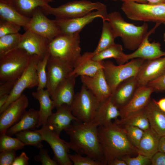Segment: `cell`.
Returning a JSON list of instances; mask_svg holds the SVG:
<instances>
[{
  "label": "cell",
  "mask_w": 165,
  "mask_h": 165,
  "mask_svg": "<svg viewBox=\"0 0 165 165\" xmlns=\"http://www.w3.org/2000/svg\"><path fill=\"white\" fill-rule=\"evenodd\" d=\"M81 82L101 103L109 98L112 92L105 76L103 69L92 76H81Z\"/></svg>",
  "instance_id": "18"
},
{
  "label": "cell",
  "mask_w": 165,
  "mask_h": 165,
  "mask_svg": "<svg viewBox=\"0 0 165 165\" xmlns=\"http://www.w3.org/2000/svg\"><path fill=\"white\" fill-rule=\"evenodd\" d=\"M125 54L123 51L122 46L118 44H115L105 50L94 55L93 60L98 61L110 58L115 59L118 65H120L122 60Z\"/></svg>",
  "instance_id": "35"
},
{
  "label": "cell",
  "mask_w": 165,
  "mask_h": 165,
  "mask_svg": "<svg viewBox=\"0 0 165 165\" xmlns=\"http://www.w3.org/2000/svg\"><path fill=\"white\" fill-rule=\"evenodd\" d=\"M39 117V111L30 108L26 111L20 119L9 128L6 133L11 136L22 131L34 130L37 128Z\"/></svg>",
  "instance_id": "30"
},
{
  "label": "cell",
  "mask_w": 165,
  "mask_h": 165,
  "mask_svg": "<svg viewBox=\"0 0 165 165\" xmlns=\"http://www.w3.org/2000/svg\"><path fill=\"white\" fill-rule=\"evenodd\" d=\"M51 40L61 34L60 31L53 20L48 18L40 7L33 11L26 29Z\"/></svg>",
  "instance_id": "14"
},
{
  "label": "cell",
  "mask_w": 165,
  "mask_h": 165,
  "mask_svg": "<svg viewBox=\"0 0 165 165\" xmlns=\"http://www.w3.org/2000/svg\"><path fill=\"white\" fill-rule=\"evenodd\" d=\"M17 79L9 80L3 84H0V97L3 95L9 94L12 91Z\"/></svg>",
  "instance_id": "46"
},
{
  "label": "cell",
  "mask_w": 165,
  "mask_h": 165,
  "mask_svg": "<svg viewBox=\"0 0 165 165\" xmlns=\"http://www.w3.org/2000/svg\"><path fill=\"white\" fill-rule=\"evenodd\" d=\"M153 89L148 85L139 86L130 101L119 109L120 118L145 108L151 99Z\"/></svg>",
  "instance_id": "21"
},
{
  "label": "cell",
  "mask_w": 165,
  "mask_h": 165,
  "mask_svg": "<svg viewBox=\"0 0 165 165\" xmlns=\"http://www.w3.org/2000/svg\"><path fill=\"white\" fill-rule=\"evenodd\" d=\"M47 1H48L49 2H52L54 1L53 0H46Z\"/></svg>",
  "instance_id": "55"
},
{
  "label": "cell",
  "mask_w": 165,
  "mask_h": 165,
  "mask_svg": "<svg viewBox=\"0 0 165 165\" xmlns=\"http://www.w3.org/2000/svg\"><path fill=\"white\" fill-rule=\"evenodd\" d=\"M114 122L121 127H136L144 131L150 127L146 107L133 112L124 118L116 119Z\"/></svg>",
  "instance_id": "31"
},
{
  "label": "cell",
  "mask_w": 165,
  "mask_h": 165,
  "mask_svg": "<svg viewBox=\"0 0 165 165\" xmlns=\"http://www.w3.org/2000/svg\"><path fill=\"white\" fill-rule=\"evenodd\" d=\"M121 9L130 19L165 25V3L156 5L123 1Z\"/></svg>",
  "instance_id": "5"
},
{
  "label": "cell",
  "mask_w": 165,
  "mask_h": 165,
  "mask_svg": "<svg viewBox=\"0 0 165 165\" xmlns=\"http://www.w3.org/2000/svg\"><path fill=\"white\" fill-rule=\"evenodd\" d=\"M158 151L165 153V136L160 138Z\"/></svg>",
  "instance_id": "51"
},
{
  "label": "cell",
  "mask_w": 165,
  "mask_h": 165,
  "mask_svg": "<svg viewBox=\"0 0 165 165\" xmlns=\"http://www.w3.org/2000/svg\"><path fill=\"white\" fill-rule=\"evenodd\" d=\"M123 127L125 130L129 141L137 148L143 136L144 130L136 127L127 126Z\"/></svg>",
  "instance_id": "39"
},
{
  "label": "cell",
  "mask_w": 165,
  "mask_h": 165,
  "mask_svg": "<svg viewBox=\"0 0 165 165\" xmlns=\"http://www.w3.org/2000/svg\"><path fill=\"white\" fill-rule=\"evenodd\" d=\"M147 118L151 127L160 137L165 136V112L161 110L153 99L146 107Z\"/></svg>",
  "instance_id": "28"
},
{
  "label": "cell",
  "mask_w": 165,
  "mask_h": 165,
  "mask_svg": "<svg viewBox=\"0 0 165 165\" xmlns=\"http://www.w3.org/2000/svg\"><path fill=\"white\" fill-rule=\"evenodd\" d=\"M108 21L112 27L115 37L121 38L126 49L136 50L148 32V25L146 23L137 26L127 22L118 12L108 13Z\"/></svg>",
  "instance_id": "3"
},
{
  "label": "cell",
  "mask_w": 165,
  "mask_h": 165,
  "mask_svg": "<svg viewBox=\"0 0 165 165\" xmlns=\"http://www.w3.org/2000/svg\"><path fill=\"white\" fill-rule=\"evenodd\" d=\"M10 2L19 12L29 18L36 8L48 6L49 3L46 0H11Z\"/></svg>",
  "instance_id": "32"
},
{
  "label": "cell",
  "mask_w": 165,
  "mask_h": 165,
  "mask_svg": "<svg viewBox=\"0 0 165 165\" xmlns=\"http://www.w3.org/2000/svg\"><path fill=\"white\" fill-rule=\"evenodd\" d=\"M25 145L17 138H13L6 133L1 134L0 136V152L15 151L23 149Z\"/></svg>",
  "instance_id": "37"
},
{
  "label": "cell",
  "mask_w": 165,
  "mask_h": 165,
  "mask_svg": "<svg viewBox=\"0 0 165 165\" xmlns=\"http://www.w3.org/2000/svg\"><path fill=\"white\" fill-rule=\"evenodd\" d=\"M40 8L46 15H52L56 18H73L84 16L94 10H101L107 7L100 2L80 0L69 2L56 8L49 5Z\"/></svg>",
  "instance_id": "7"
},
{
  "label": "cell",
  "mask_w": 165,
  "mask_h": 165,
  "mask_svg": "<svg viewBox=\"0 0 165 165\" xmlns=\"http://www.w3.org/2000/svg\"><path fill=\"white\" fill-rule=\"evenodd\" d=\"M16 156L15 151H5L0 152V165H12Z\"/></svg>",
  "instance_id": "44"
},
{
  "label": "cell",
  "mask_w": 165,
  "mask_h": 165,
  "mask_svg": "<svg viewBox=\"0 0 165 165\" xmlns=\"http://www.w3.org/2000/svg\"><path fill=\"white\" fill-rule=\"evenodd\" d=\"M79 33L61 34L50 40L48 50L50 56L64 61L73 69L81 55Z\"/></svg>",
  "instance_id": "4"
},
{
  "label": "cell",
  "mask_w": 165,
  "mask_h": 165,
  "mask_svg": "<svg viewBox=\"0 0 165 165\" xmlns=\"http://www.w3.org/2000/svg\"><path fill=\"white\" fill-rule=\"evenodd\" d=\"M119 116V109L112 101L110 97L101 103L96 116L90 123L97 127L105 126L112 122V119H117Z\"/></svg>",
  "instance_id": "26"
},
{
  "label": "cell",
  "mask_w": 165,
  "mask_h": 165,
  "mask_svg": "<svg viewBox=\"0 0 165 165\" xmlns=\"http://www.w3.org/2000/svg\"><path fill=\"white\" fill-rule=\"evenodd\" d=\"M29 160L25 152H23L19 156L16 157L12 165H28L29 164Z\"/></svg>",
  "instance_id": "48"
},
{
  "label": "cell",
  "mask_w": 165,
  "mask_h": 165,
  "mask_svg": "<svg viewBox=\"0 0 165 165\" xmlns=\"http://www.w3.org/2000/svg\"><path fill=\"white\" fill-rule=\"evenodd\" d=\"M97 130L105 165L116 158L138 154L137 148L128 140L123 127L111 122L98 127Z\"/></svg>",
  "instance_id": "2"
},
{
  "label": "cell",
  "mask_w": 165,
  "mask_h": 165,
  "mask_svg": "<svg viewBox=\"0 0 165 165\" xmlns=\"http://www.w3.org/2000/svg\"><path fill=\"white\" fill-rule=\"evenodd\" d=\"M9 94H6L0 97V109L6 103L9 98Z\"/></svg>",
  "instance_id": "53"
},
{
  "label": "cell",
  "mask_w": 165,
  "mask_h": 165,
  "mask_svg": "<svg viewBox=\"0 0 165 165\" xmlns=\"http://www.w3.org/2000/svg\"><path fill=\"white\" fill-rule=\"evenodd\" d=\"M0 19L12 22L24 28L26 30L31 18L20 13L10 1L0 0Z\"/></svg>",
  "instance_id": "29"
},
{
  "label": "cell",
  "mask_w": 165,
  "mask_h": 165,
  "mask_svg": "<svg viewBox=\"0 0 165 165\" xmlns=\"http://www.w3.org/2000/svg\"><path fill=\"white\" fill-rule=\"evenodd\" d=\"M42 134L43 141L50 146L53 152L54 160L60 165H71L73 163L69 157V149L68 142L61 139L52 131L46 127L37 130Z\"/></svg>",
  "instance_id": "13"
},
{
  "label": "cell",
  "mask_w": 165,
  "mask_h": 165,
  "mask_svg": "<svg viewBox=\"0 0 165 165\" xmlns=\"http://www.w3.org/2000/svg\"><path fill=\"white\" fill-rule=\"evenodd\" d=\"M147 85L152 87L155 91L165 90V72L161 76L149 82Z\"/></svg>",
  "instance_id": "45"
},
{
  "label": "cell",
  "mask_w": 165,
  "mask_h": 165,
  "mask_svg": "<svg viewBox=\"0 0 165 165\" xmlns=\"http://www.w3.org/2000/svg\"><path fill=\"white\" fill-rule=\"evenodd\" d=\"M46 68V89L51 96L58 85L70 75L73 69L64 61L50 56Z\"/></svg>",
  "instance_id": "12"
},
{
  "label": "cell",
  "mask_w": 165,
  "mask_h": 165,
  "mask_svg": "<svg viewBox=\"0 0 165 165\" xmlns=\"http://www.w3.org/2000/svg\"><path fill=\"white\" fill-rule=\"evenodd\" d=\"M163 40L164 42V43H165V31L163 34Z\"/></svg>",
  "instance_id": "54"
},
{
  "label": "cell",
  "mask_w": 165,
  "mask_h": 165,
  "mask_svg": "<svg viewBox=\"0 0 165 165\" xmlns=\"http://www.w3.org/2000/svg\"><path fill=\"white\" fill-rule=\"evenodd\" d=\"M39 57L35 55H31L26 69L18 79L9 98L5 105L0 109V113L3 112L12 102L21 96L23 91L26 88H31L38 84L37 73V65Z\"/></svg>",
  "instance_id": "10"
},
{
  "label": "cell",
  "mask_w": 165,
  "mask_h": 165,
  "mask_svg": "<svg viewBox=\"0 0 165 165\" xmlns=\"http://www.w3.org/2000/svg\"><path fill=\"white\" fill-rule=\"evenodd\" d=\"M131 1L138 2L143 3H147L150 5H156L165 3V0H120Z\"/></svg>",
  "instance_id": "49"
},
{
  "label": "cell",
  "mask_w": 165,
  "mask_h": 165,
  "mask_svg": "<svg viewBox=\"0 0 165 165\" xmlns=\"http://www.w3.org/2000/svg\"><path fill=\"white\" fill-rule=\"evenodd\" d=\"M112 0V1H117L118 0Z\"/></svg>",
  "instance_id": "57"
},
{
  "label": "cell",
  "mask_w": 165,
  "mask_h": 165,
  "mask_svg": "<svg viewBox=\"0 0 165 165\" xmlns=\"http://www.w3.org/2000/svg\"><path fill=\"white\" fill-rule=\"evenodd\" d=\"M21 27L12 22L0 20V37L19 33Z\"/></svg>",
  "instance_id": "41"
},
{
  "label": "cell",
  "mask_w": 165,
  "mask_h": 165,
  "mask_svg": "<svg viewBox=\"0 0 165 165\" xmlns=\"http://www.w3.org/2000/svg\"><path fill=\"white\" fill-rule=\"evenodd\" d=\"M31 56L24 50L16 48L0 56V80L6 81L18 79L27 67Z\"/></svg>",
  "instance_id": "6"
},
{
  "label": "cell",
  "mask_w": 165,
  "mask_h": 165,
  "mask_svg": "<svg viewBox=\"0 0 165 165\" xmlns=\"http://www.w3.org/2000/svg\"><path fill=\"white\" fill-rule=\"evenodd\" d=\"M49 41L45 37L27 29L22 34L20 42L16 49H23L29 54L37 55L42 60L48 53Z\"/></svg>",
  "instance_id": "17"
},
{
  "label": "cell",
  "mask_w": 165,
  "mask_h": 165,
  "mask_svg": "<svg viewBox=\"0 0 165 165\" xmlns=\"http://www.w3.org/2000/svg\"><path fill=\"white\" fill-rule=\"evenodd\" d=\"M113 30L108 22H103L102 32L98 44L94 52L93 55L115 44Z\"/></svg>",
  "instance_id": "33"
},
{
  "label": "cell",
  "mask_w": 165,
  "mask_h": 165,
  "mask_svg": "<svg viewBox=\"0 0 165 165\" xmlns=\"http://www.w3.org/2000/svg\"><path fill=\"white\" fill-rule=\"evenodd\" d=\"M93 52L84 53L77 60L70 75L92 76L99 70L103 69V61L93 60Z\"/></svg>",
  "instance_id": "24"
},
{
  "label": "cell",
  "mask_w": 165,
  "mask_h": 165,
  "mask_svg": "<svg viewBox=\"0 0 165 165\" xmlns=\"http://www.w3.org/2000/svg\"><path fill=\"white\" fill-rule=\"evenodd\" d=\"M127 165H151V160L148 157L139 153L135 157H131L130 156H126L121 158Z\"/></svg>",
  "instance_id": "42"
},
{
  "label": "cell",
  "mask_w": 165,
  "mask_h": 165,
  "mask_svg": "<svg viewBox=\"0 0 165 165\" xmlns=\"http://www.w3.org/2000/svg\"><path fill=\"white\" fill-rule=\"evenodd\" d=\"M165 72V56L145 60L135 77L139 86H145Z\"/></svg>",
  "instance_id": "20"
},
{
  "label": "cell",
  "mask_w": 165,
  "mask_h": 165,
  "mask_svg": "<svg viewBox=\"0 0 165 165\" xmlns=\"http://www.w3.org/2000/svg\"><path fill=\"white\" fill-rule=\"evenodd\" d=\"M97 128L90 123L74 121L64 131L69 137L68 144L70 149L76 153L88 156L105 165Z\"/></svg>",
  "instance_id": "1"
},
{
  "label": "cell",
  "mask_w": 165,
  "mask_h": 165,
  "mask_svg": "<svg viewBox=\"0 0 165 165\" xmlns=\"http://www.w3.org/2000/svg\"><path fill=\"white\" fill-rule=\"evenodd\" d=\"M160 24L156 23L154 27L148 31L141 43L134 51L129 54L124 55L120 65L123 64L129 60L134 58H141L145 60L153 59L165 56V52L162 51L161 45L158 42H150L149 36L153 33L156 29Z\"/></svg>",
  "instance_id": "15"
},
{
  "label": "cell",
  "mask_w": 165,
  "mask_h": 165,
  "mask_svg": "<svg viewBox=\"0 0 165 165\" xmlns=\"http://www.w3.org/2000/svg\"><path fill=\"white\" fill-rule=\"evenodd\" d=\"M151 160L152 165H165V153L158 151Z\"/></svg>",
  "instance_id": "47"
},
{
  "label": "cell",
  "mask_w": 165,
  "mask_h": 165,
  "mask_svg": "<svg viewBox=\"0 0 165 165\" xmlns=\"http://www.w3.org/2000/svg\"><path fill=\"white\" fill-rule=\"evenodd\" d=\"M32 95L39 104V120L37 128L44 127L49 117L52 114V110L55 107L54 103L47 89L37 90L32 92Z\"/></svg>",
  "instance_id": "25"
},
{
  "label": "cell",
  "mask_w": 165,
  "mask_h": 165,
  "mask_svg": "<svg viewBox=\"0 0 165 165\" xmlns=\"http://www.w3.org/2000/svg\"><path fill=\"white\" fill-rule=\"evenodd\" d=\"M3 0V1H10L11 0Z\"/></svg>",
  "instance_id": "56"
},
{
  "label": "cell",
  "mask_w": 165,
  "mask_h": 165,
  "mask_svg": "<svg viewBox=\"0 0 165 165\" xmlns=\"http://www.w3.org/2000/svg\"><path fill=\"white\" fill-rule=\"evenodd\" d=\"M49 57L48 52L43 59L40 60L37 64L36 70L38 84L37 90L44 89L46 87L47 75L46 68Z\"/></svg>",
  "instance_id": "38"
},
{
  "label": "cell",
  "mask_w": 165,
  "mask_h": 165,
  "mask_svg": "<svg viewBox=\"0 0 165 165\" xmlns=\"http://www.w3.org/2000/svg\"><path fill=\"white\" fill-rule=\"evenodd\" d=\"M15 135L25 145H31L39 149L43 147L42 136L37 130L22 131Z\"/></svg>",
  "instance_id": "34"
},
{
  "label": "cell",
  "mask_w": 165,
  "mask_h": 165,
  "mask_svg": "<svg viewBox=\"0 0 165 165\" xmlns=\"http://www.w3.org/2000/svg\"><path fill=\"white\" fill-rule=\"evenodd\" d=\"M139 86L135 76L127 79L120 83L112 93V101L119 109L130 100Z\"/></svg>",
  "instance_id": "22"
},
{
  "label": "cell",
  "mask_w": 165,
  "mask_h": 165,
  "mask_svg": "<svg viewBox=\"0 0 165 165\" xmlns=\"http://www.w3.org/2000/svg\"><path fill=\"white\" fill-rule=\"evenodd\" d=\"M29 104L27 97L24 94L10 104L0 116V134L6 133L10 127L21 118Z\"/></svg>",
  "instance_id": "16"
},
{
  "label": "cell",
  "mask_w": 165,
  "mask_h": 165,
  "mask_svg": "<svg viewBox=\"0 0 165 165\" xmlns=\"http://www.w3.org/2000/svg\"><path fill=\"white\" fill-rule=\"evenodd\" d=\"M160 137L150 126L144 131L143 136L137 147L138 153L146 156L151 159L158 151Z\"/></svg>",
  "instance_id": "27"
},
{
  "label": "cell",
  "mask_w": 165,
  "mask_h": 165,
  "mask_svg": "<svg viewBox=\"0 0 165 165\" xmlns=\"http://www.w3.org/2000/svg\"><path fill=\"white\" fill-rule=\"evenodd\" d=\"M145 61L143 59L134 58L118 65H115L110 61H103L104 73L112 94L121 82L136 76Z\"/></svg>",
  "instance_id": "8"
},
{
  "label": "cell",
  "mask_w": 165,
  "mask_h": 165,
  "mask_svg": "<svg viewBox=\"0 0 165 165\" xmlns=\"http://www.w3.org/2000/svg\"><path fill=\"white\" fill-rule=\"evenodd\" d=\"M107 8L91 12L81 17L73 18H56L53 20L59 28L61 34H72L80 32L86 25L97 18L103 22L108 21Z\"/></svg>",
  "instance_id": "11"
},
{
  "label": "cell",
  "mask_w": 165,
  "mask_h": 165,
  "mask_svg": "<svg viewBox=\"0 0 165 165\" xmlns=\"http://www.w3.org/2000/svg\"><path fill=\"white\" fill-rule=\"evenodd\" d=\"M22 35L18 33L0 37V57L16 48L20 42Z\"/></svg>",
  "instance_id": "36"
},
{
  "label": "cell",
  "mask_w": 165,
  "mask_h": 165,
  "mask_svg": "<svg viewBox=\"0 0 165 165\" xmlns=\"http://www.w3.org/2000/svg\"><path fill=\"white\" fill-rule=\"evenodd\" d=\"M48 151V150L46 149L40 148L38 154L35 156L34 160L36 162H40L42 165H58L55 160L50 158Z\"/></svg>",
  "instance_id": "43"
},
{
  "label": "cell",
  "mask_w": 165,
  "mask_h": 165,
  "mask_svg": "<svg viewBox=\"0 0 165 165\" xmlns=\"http://www.w3.org/2000/svg\"><path fill=\"white\" fill-rule=\"evenodd\" d=\"M153 100L158 107L165 112V97L161 98L157 101L154 99Z\"/></svg>",
  "instance_id": "50"
},
{
  "label": "cell",
  "mask_w": 165,
  "mask_h": 165,
  "mask_svg": "<svg viewBox=\"0 0 165 165\" xmlns=\"http://www.w3.org/2000/svg\"><path fill=\"white\" fill-rule=\"evenodd\" d=\"M75 77L70 75L61 82L51 96L56 108L64 104L69 106L72 104L74 99V88Z\"/></svg>",
  "instance_id": "23"
},
{
  "label": "cell",
  "mask_w": 165,
  "mask_h": 165,
  "mask_svg": "<svg viewBox=\"0 0 165 165\" xmlns=\"http://www.w3.org/2000/svg\"><path fill=\"white\" fill-rule=\"evenodd\" d=\"M101 102L82 84L70 106L73 115L81 122L89 123L94 119Z\"/></svg>",
  "instance_id": "9"
},
{
  "label": "cell",
  "mask_w": 165,
  "mask_h": 165,
  "mask_svg": "<svg viewBox=\"0 0 165 165\" xmlns=\"http://www.w3.org/2000/svg\"><path fill=\"white\" fill-rule=\"evenodd\" d=\"M109 165H127L125 162L121 159L116 158L111 161Z\"/></svg>",
  "instance_id": "52"
},
{
  "label": "cell",
  "mask_w": 165,
  "mask_h": 165,
  "mask_svg": "<svg viewBox=\"0 0 165 165\" xmlns=\"http://www.w3.org/2000/svg\"><path fill=\"white\" fill-rule=\"evenodd\" d=\"M69 157L74 165H105L103 163L95 160L88 156H83L77 153L69 154Z\"/></svg>",
  "instance_id": "40"
},
{
  "label": "cell",
  "mask_w": 165,
  "mask_h": 165,
  "mask_svg": "<svg viewBox=\"0 0 165 165\" xmlns=\"http://www.w3.org/2000/svg\"><path fill=\"white\" fill-rule=\"evenodd\" d=\"M56 108V112L49 117L44 127L60 136L62 131L69 128L73 121H79L72 114L70 106L64 104Z\"/></svg>",
  "instance_id": "19"
}]
</instances>
